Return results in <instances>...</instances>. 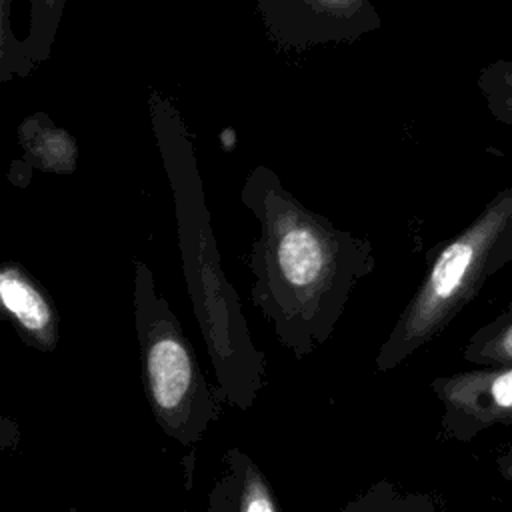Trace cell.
Wrapping results in <instances>:
<instances>
[{
    "instance_id": "15",
    "label": "cell",
    "mask_w": 512,
    "mask_h": 512,
    "mask_svg": "<svg viewBox=\"0 0 512 512\" xmlns=\"http://www.w3.org/2000/svg\"><path fill=\"white\" fill-rule=\"evenodd\" d=\"M494 464H496L498 474H500L506 482L512 484V440L498 452Z\"/></svg>"
},
{
    "instance_id": "4",
    "label": "cell",
    "mask_w": 512,
    "mask_h": 512,
    "mask_svg": "<svg viewBox=\"0 0 512 512\" xmlns=\"http://www.w3.org/2000/svg\"><path fill=\"white\" fill-rule=\"evenodd\" d=\"M134 330L142 378L160 430L184 448L196 446L220 418L222 396L212 386L152 268L134 260Z\"/></svg>"
},
{
    "instance_id": "14",
    "label": "cell",
    "mask_w": 512,
    "mask_h": 512,
    "mask_svg": "<svg viewBox=\"0 0 512 512\" xmlns=\"http://www.w3.org/2000/svg\"><path fill=\"white\" fill-rule=\"evenodd\" d=\"M12 0H0V84L14 78H26L34 72L24 40L16 36L10 20Z\"/></svg>"
},
{
    "instance_id": "1",
    "label": "cell",
    "mask_w": 512,
    "mask_h": 512,
    "mask_svg": "<svg viewBox=\"0 0 512 512\" xmlns=\"http://www.w3.org/2000/svg\"><path fill=\"white\" fill-rule=\"evenodd\" d=\"M240 202L258 222L246 260L252 304L302 360L330 340L352 292L374 270L372 242L310 210L264 164L244 178Z\"/></svg>"
},
{
    "instance_id": "12",
    "label": "cell",
    "mask_w": 512,
    "mask_h": 512,
    "mask_svg": "<svg viewBox=\"0 0 512 512\" xmlns=\"http://www.w3.org/2000/svg\"><path fill=\"white\" fill-rule=\"evenodd\" d=\"M68 0H30L28 28L24 32V48L34 66L52 56L62 14Z\"/></svg>"
},
{
    "instance_id": "6",
    "label": "cell",
    "mask_w": 512,
    "mask_h": 512,
    "mask_svg": "<svg viewBox=\"0 0 512 512\" xmlns=\"http://www.w3.org/2000/svg\"><path fill=\"white\" fill-rule=\"evenodd\" d=\"M440 402L442 434L470 442L494 426L512 424V366L470 368L430 382Z\"/></svg>"
},
{
    "instance_id": "10",
    "label": "cell",
    "mask_w": 512,
    "mask_h": 512,
    "mask_svg": "<svg viewBox=\"0 0 512 512\" xmlns=\"http://www.w3.org/2000/svg\"><path fill=\"white\" fill-rule=\"evenodd\" d=\"M334 512H454L434 492L410 490L394 480L382 478L358 492Z\"/></svg>"
},
{
    "instance_id": "3",
    "label": "cell",
    "mask_w": 512,
    "mask_h": 512,
    "mask_svg": "<svg viewBox=\"0 0 512 512\" xmlns=\"http://www.w3.org/2000/svg\"><path fill=\"white\" fill-rule=\"evenodd\" d=\"M512 260V186L498 192L456 236L436 246L426 274L376 352V370L392 372L434 340Z\"/></svg>"
},
{
    "instance_id": "9",
    "label": "cell",
    "mask_w": 512,
    "mask_h": 512,
    "mask_svg": "<svg viewBox=\"0 0 512 512\" xmlns=\"http://www.w3.org/2000/svg\"><path fill=\"white\" fill-rule=\"evenodd\" d=\"M204 512H282L260 466L240 448L222 454Z\"/></svg>"
},
{
    "instance_id": "8",
    "label": "cell",
    "mask_w": 512,
    "mask_h": 512,
    "mask_svg": "<svg viewBox=\"0 0 512 512\" xmlns=\"http://www.w3.org/2000/svg\"><path fill=\"white\" fill-rule=\"evenodd\" d=\"M22 156L10 162L8 178L16 186H28L34 172L72 174L78 164L76 138L58 126L46 112H34L18 124Z\"/></svg>"
},
{
    "instance_id": "16",
    "label": "cell",
    "mask_w": 512,
    "mask_h": 512,
    "mask_svg": "<svg viewBox=\"0 0 512 512\" xmlns=\"http://www.w3.org/2000/svg\"><path fill=\"white\" fill-rule=\"evenodd\" d=\"M18 426L8 420L6 416H0V450H6L8 446H12L18 440Z\"/></svg>"
},
{
    "instance_id": "7",
    "label": "cell",
    "mask_w": 512,
    "mask_h": 512,
    "mask_svg": "<svg viewBox=\"0 0 512 512\" xmlns=\"http://www.w3.org/2000/svg\"><path fill=\"white\" fill-rule=\"evenodd\" d=\"M0 320L34 350L52 352L60 342V316L50 294L18 262H0Z\"/></svg>"
},
{
    "instance_id": "2",
    "label": "cell",
    "mask_w": 512,
    "mask_h": 512,
    "mask_svg": "<svg viewBox=\"0 0 512 512\" xmlns=\"http://www.w3.org/2000/svg\"><path fill=\"white\" fill-rule=\"evenodd\" d=\"M148 112L172 194L184 282L216 388L226 404L248 412L266 386L268 364L222 268L192 132L172 98L160 90H150Z\"/></svg>"
},
{
    "instance_id": "11",
    "label": "cell",
    "mask_w": 512,
    "mask_h": 512,
    "mask_svg": "<svg viewBox=\"0 0 512 512\" xmlns=\"http://www.w3.org/2000/svg\"><path fill=\"white\" fill-rule=\"evenodd\" d=\"M462 356L478 368L512 366V302L496 318L472 332Z\"/></svg>"
},
{
    "instance_id": "13",
    "label": "cell",
    "mask_w": 512,
    "mask_h": 512,
    "mask_svg": "<svg viewBox=\"0 0 512 512\" xmlns=\"http://www.w3.org/2000/svg\"><path fill=\"white\" fill-rule=\"evenodd\" d=\"M476 86L488 112L512 128V60H494L482 66Z\"/></svg>"
},
{
    "instance_id": "5",
    "label": "cell",
    "mask_w": 512,
    "mask_h": 512,
    "mask_svg": "<svg viewBox=\"0 0 512 512\" xmlns=\"http://www.w3.org/2000/svg\"><path fill=\"white\" fill-rule=\"evenodd\" d=\"M268 40L282 52L354 44L382 28L374 0H254Z\"/></svg>"
}]
</instances>
